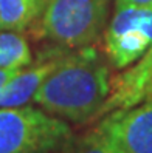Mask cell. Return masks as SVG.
Instances as JSON below:
<instances>
[{
  "instance_id": "3957f363",
  "label": "cell",
  "mask_w": 152,
  "mask_h": 153,
  "mask_svg": "<svg viewBox=\"0 0 152 153\" xmlns=\"http://www.w3.org/2000/svg\"><path fill=\"white\" fill-rule=\"evenodd\" d=\"M71 138L68 122L37 105L0 107V153H61Z\"/></svg>"
},
{
  "instance_id": "5b68a950",
  "label": "cell",
  "mask_w": 152,
  "mask_h": 153,
  "mask_svg": "<svg viewBox=\"0 0 152 153\" xmlns=\"http://www.w3.org/2000/svg\"><path fill=\"white\" fill-rule=\"evenodd\" d=\"M96 127L113 153H152V99L104 114Z\"/></svg>"
},
{
  "instance_id": "30bf717a",
  "label": "cell",
  "mask_w": 152,
  "mask_h": 153,
  "mask_svg": "<svg viewBox=\"0 0 152 153\" xmlns=\"http://www.w3.org/2000/svg\"><path fill=\"white\" fill-rule=\"evenodd\" d=\"M62 153H113L101 130L96 127L87 130L79 138H71Z\"/></svg>"
},
{
  "instance_id": "9c48e42d",
  "label": "cell",
  "mask_w": 152,
  "mask_h": 153,
  "mask_svg": "<svg viewBox=\"0 0 152 153\" xmlns=\"http://www.w3.org/2000/svg\"><path fill=\"white\" fill-rule=\"evenodd\" d=\"M33 62L28 40L22 33L0 31V68L20 70Z\"/></svg>"
},
{
  "instance_id": "277c9868",
  "label": "cell",
  "mask_w": 152,
  "mask_h": 153,
  "mask_svg": "<svg viewBox=\"0 0 152 153\" xmlns=\"http://www.w3.org/2000/svg\"><path fill=\"white\" fill-rule=\"evenodd\" d=\"M104 54L115 70H126L152 43V6H113L104 31Z\"/></svg>"
},
{
  "instance_id": "8992f818",
  "label": "cell",
  "mask_w": 152,
  "mask_h": 153,
  "mask_svg": "<svg viewBox=\"0 0 152 153\" xmlns=\"http://www.w3.org/2000/svg\"><path fill=\"white\" fill-rule=\"evenodd\" d=\"M70 48L55 45L42 50L37 59L22 68L0 91V107H19L28 104L40 84L67 56Z\"/></svg>"
},
{
  "instance_id": "ba28073f",
  "label": "cell",
  "mask_w": 152,
  "mask_h": 153,
  "mask_svg": "<svg viewBox=\"0 0 152 153\" xmlns=\"http://www.w3.org/2000/svg\"><path fill=\"white\" fill-rule=\"evenodd\" d=\"M48 0H0V31L25 33L40 19Z\"/></svg>"
},
{
  "instance_id": "52a82bcc",
  "label": "cell",
  "mask_w": 152,
  "mask_h": 153,
  "mask_svg": "<svg viewBox=\"0 0 152 153\" xmlns=\"http://www.w3.org/2000/svg\"><path fill=\"white\" fill-rule=\"evenodd\" d=\"M152 77V43L137 64L123 70L112 80V91L101 110L100 118L113 110L129 108L143 102L145 90ZM98 118V119H100Z\"/></svg>"
},
{
  "instance_id": "7a4b0ae2",
  "label": "cell",
  "mask_w": 152,
  "mask_h": 153,
  "mask_svg": "<svg viewBox=\"0 0 152 153\" xmlns=\"http://www.w3.org/2000/svg\"><path fill=\"white\" fill-rule=\"evenodd\" d=\"M113 0H48L28 31L64 48L88 47L104 34Z\"/></svg>"
},
{
  "instance_id": "8fae6325",
  "label": "cell",
  "mask_w": 152,
  "mask_h": 153,
  "mask_svg": "<svg viewBox=\"0 0 152 153\" xmlns=\"http://www.w3.org/2000/svg\"><path fill=\"white\" fill-rule=\"evenodd\" d=\"M127 5L152 6V0H113V6H127Z\"/></svg>"
},
{
  "instance_id": "4fadbf2b",
  "label": "cell",
  "mask_w": 152,
  "mask_h": 153,
  "mask_svg": "<svg viewBox=\"0 0 152 153\" xmlns=\"http://www.w3.org/2000/svg\"><path fill=\"white\" fill-rule=\"evenodd\" d=\"M146 99H152V77H151L149 84L145 90V97H143V101H146Z\"/></svg>"
},
{
  "instance_id": "6da1fadb",
  "label": "cell",
  "mask_w": 152,
  "mask_h": 153,
  "mask_svg": "<svg viewBox=\"0 0 152 153\" xmlns=\"http://www.w3.org/2000/svg\"><path fill=\"white\" fill-rule=\"evenodd\" d=\"M112 65L92 45L73 48L40 84L33 104L68 124L100 118L112 91Z\"/></svg>"
},
{
  "instance_id": "7c38bea8",
  "label": "cell",
  "mask_w": 152,
  "mask_h": 153,
  "mask_svg": "<svg viewBox=\"0 0 152 153\" xmlns=\"http://www.w3.org/2000/svg\"><path fill=\"white\" fill-rule=\"evenodd\" d=\"M22 70V68H20ZM20 70H2L0 68V91L3 90V87L8 84V80L13 79Z\"/></svg>"
}]
</instances>
